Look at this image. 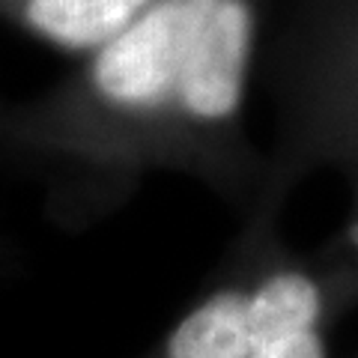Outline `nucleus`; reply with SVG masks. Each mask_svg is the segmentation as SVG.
I'll return each mask as SVG.
<instances>
[{"label":"nucleus","instance_id":"1","mask_svg":"<svg viewBox=\"0 0 358 358\" xmlns=\"http://www.w3.org/2000/svg\"><path fill=\"white\" fill-rule=\"evenodd\" d=\"M251 45L254 13L245 0H155L93 51L69 90L0 108V138L15 143L96 117L218 126L242 105Z\"/></svg>","mask_w":358,"mask_h":358},{"label":"nucleus","instance_id":"2","mask_svg":"<svg viewBox=\"0 0 358 358\" xmlns=\"http://www.w3.org/2000/svg\"><path fill=\"white\" fill-rule=\"evenodd\" d=\"M320 317L317 281L284 268L197 301L167 334L164 358H329Z\"/></svg>","mask_w":358,"mask_h":358},{"label":"nucleus","instance_id":"3","mask_svg":"<svg viewBox=\"0 0 358 358\" xmlns=\"http://www.w3.org/2000/svg\"><path fill=\"white\" fill-rule=\"evenodd\" d=\"M27 30L69 51H96L155 0H0Z\"/></svg>","mask_w":358,"mask_h":358}]
</instances>
